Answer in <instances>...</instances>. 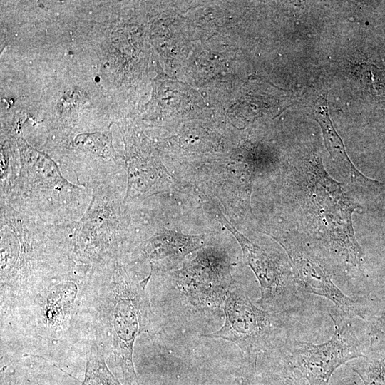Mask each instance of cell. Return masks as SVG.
<instances>
[{"mask_svg":"<svg viewBox=\"0 0 385 385\" xmlns=\"http://www.w3.org/2000/svg\"><path fill=\"white\" fill-rule=\"evenodd\" d=\"M148 280L136 282L114 264L92 279L81 293L80 306L91 318L94 340L123 385H139L133 348L138 336L151 326Z\"/></svg>","mask_w":385,"mask_h":385,"instance_id":"1","label":"cell"},{"mask_svg":"<svg viewBox=\"0 0 385 385\" xmlns=\"http://www.w3.org/2000/svg\"><path fill=\"white\" fill-rule=\"evenodd\" d=\"M307 189L313 213L322 226L329 247L346 263L357 266L363 259L353 228L352 214L359 207L342 186L314 157L307 168Z\"/></svg>","mask_w":385,"mask_h":385,"instance_id":"2","label":"cell"},{"mask_svg":"<svg viewBox=\"0 0 385 385\" xmlns=\"http://www.w3.org/2000/svg\"><path fill=\"white\" fill-rule=\"evenodd\" d=\"M334 322L332 337L322 344L294 341L287 355V366L304 379L309 385H329L333 373L340 366L360 357L366 349L353 325L338 313L329 311Z\"/></svg>","mask_w":385,"mask_h":385,"instance_id":"3","label":"cell"},{"mask_svg":"<svg viewBox=\"0 0 385 385\" xmlns=\"http://www.w3.org/2000/svg\"><path fill=\"white\" fill-rule=\"evenodd\" d=\"M222 327L204 337L235 344L245 354H258L272 343L278 329L275 314L254 302L242 289L235 288L223 304Z\"/></svg>","mask_w":385,"mask_h":385,"instance_id":"4","label":"cell"},{"mask_svg":"<svg viewBox=\"0 0 385 385\" xmlns=\"http://www.w3.org/2000/svg\"><path fill=\"white\" fill-rule=\"evenodd\" d=\"M220 221L241 246L246 262L253 271L260 285V298L256 302L267 310L277 314L282 309L290 294V277L293 276L282 257L253 243L237 231L220 214Z\"/></svg>","mask_w":385,"mask_h":385,"instance_id":"5","label":"cell"},{"mask_svg":"<svg viewBox=\"0 0 385 385\" xmlns=\"http://www.w3.org/2000/svg\"><path fill=\"white\" fill-rule=\"evenodd\" d=\"M178 287L197 307L216 308L235 289L227 266L210 257H200L180 272Z\"/></svg>","mask_w":385,"mask_h":385,"instance_id":"6","label":"cell"},{"mask_svg":"<svg viewBox=\"0 0 385 385\" xmlns=\"http://www.w3.org/2000/svg\"><path fill=\"white\" fill-rule=\"evenodd\" d=\"M281 244L287 253L293 278L301 291L325 297L344 312L356 313V302L334 284L312 252L295 242Z\"/></svg>","mask_w":385,"mask_h":385,"instance_id":"7","label":"cell"},{"mask_svg":"<svg viewBox=\"0 0 385 385\" xmlns=\"http://www.w3.org/2000/svg\"><path fill=\"white\" fill-rule=\"evenodd\" d=\"M80 300L77 285L73 282L61 281L48 285L21 307H37V309L31 308L37 312V319L30 328L37 324L35 329L43 330L41 337L54 339L68 327Z\"/></svg>","mask_w":385,"mask_h":385,"instance_id":"8","label":"cell"},{"mask_svg":"<svg viewBox=\"0 0 385 385\" xmlns=\"http://www.w3.org/2000/svg\"><path fill=\"white\" fill-rule=\"evenodd\" d=\"M304 105L309 108L313 118L319 124L325 147L333 160L337 163L350 178L365 184H380L377 180L364 175L349 159L343 141L335 130L329 118L327 98L324 94H319L314 98L308 97L304 100Z\"/></svg>","mask_w":385,"mask_h":385,"instance_id":"9","label":"cell"},{"mask_svg":"<svg viewBox=\"0 0 385 385\" xmlns=\"http://www.w3.org/2000/svg\"><path fill=\"white\" fill-rule=\"evenodd\" d=\"M203 245L201 237L183 235L168 231L153 237L145 246L144 252L150 261L164 262L169 265L178 262Z\"/></svg>","mask_w":385,"mask_h":385,"instance_id":"10","label":"cell"},{"mask_svg":"<svg viewBox=\"0 0 385 385\" xmlns=\"http://www.w3.org/2000/svg\"><path fill=\"white\" fill-rule=\"evenodd\" d=\"M370 339L369 348L363 360L352 369L364 385H385V334L374 330Z\"/></svg>","mask_w":385,"mask_h":385,"instance_id":"11","label":"cell"},{"mask_svg":"<svg viewBox=\"0 0 385 385\" xmlns=\"http://www.w3.org/2000/svg\"><path fill=\"white\" fill-rule=\"evenodd\" d=\"M84 379L81 385H123L108 366L96 341L90 340L86 347Z\"/></svg>","mask_w":385,"mask_h":385,"instance_id":"12","label":"cell"},{"mask_svg":"<svg viewBox=\"0 0 385 385\" xmlns=\"http://www.w3.org/2000/svg\"><path fill=\"white\" fill-rule=\"evenodd\" d=\"M281 376L282 385H309L304 379L287 366L282 371Z\"/></svg>","mask_w":385,"mask_h":385,"instance_id":"13","label":"cell"}]
</instances>
